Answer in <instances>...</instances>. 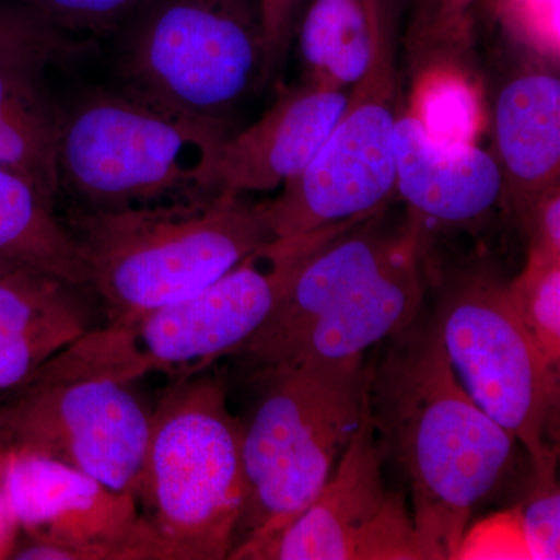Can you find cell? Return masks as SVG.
Here are the masks:
<instances>
[{
  "instance_id": "1",
  "label": "cell",
  "mask_w": 560,
  "mask_h": 560,
  "mask_svg": "<svg viewBox=\"0 0 560 560\" xmlns=\"http://www.w3.org/2000/svg\"><path fill=\"white\" fill-rule=\"evenodd\" d=\"M370 415L383 459L410 490L422 560L456 559L475 512L510 485L522 445L460 385L433 315L420 313L371 363Z\"/></svg>"
},
{
  "instance_id": "2",
  "label": "cell",
  "mask_w": 560,
  "mask_h": 560,
  "mask_svg": "<svg viewBox=\"0 0 560 560\" xmlns=\"http://www.w3.org/2000/svg\"><path fill=\"white\" fill-rule=\"evenodd\" d=\"M360 221L276 248L290 254L271 315L234 357L257 370L308 359H348L385 342L422 313L423 231Z\"/></svg>"
},
{
  "instance_id": "3",
  "label": "cell",
  "mask_w": 560,
  "mask_h": 560,
  "mask_svg": "<svg viewBox=\"0 0 560 560\" xmlns=\"http://www.w3.org/2000/svg\"><path fill=\"white\" fill-rule=\"evenodd\" d=\"M366 355L308 359L256 371L242 422L246 499L230 559L249 560L311 506L370 407Z\"/></svg>"
},
{
  "instance_id": "4",
  "label": "cell",
  "mask_w": 560,
  "mask_h": 560,
  "mask_svg": "<svg viewBox=\"0 0 560 560\" xmlns=\"http://www.w3.org/2000/svg\"><path fill=\"white\" fill-rule=\"evenodd\" d=\"M110 326L205 289L275 241L264 206L234 195L117 210L81 209L69 220Z\"/></svg>"
},
{
  "instance_id": "5",
  "label": "cell",
  "mask_w": 560,
  "mask_h": 560,
  "mask_svg": "<svg viewBox=\"0 0 560 560\" xmlns=\"http://www.w3.org/2000/svg\"><path fill=\"white\" fill-rule=\"evenodd\" d=\"M147 374L131 329H92L11 393L0 431L14 451L60 460L136 497L151 412L132 383Z\"/></svg>"
},
{
  "instance_id": "6",
  "label": "cell",
  "mask_w": 560,
  "mask_h": 560,
  "mask_svg": "<svg viewBox=\"0 0 560 560\" xmlns=\"http://www.w3.org/2000/svg\"><path fill=\"white\" fill-rule=\"evenodd\" d=\"M242 420L215 375L171 381L151 412L136 501L165 560H223L245 508Z\"/></svg>"
},
{
  "instance_id": "7",
  "label": "cell",
  "mask_w": 560,
  "mask_h": 560,
  "mask_svg": "<svg viewBox=\"0 0 560 560\" xmlns=\"http://www.w3.org/2000/svg\"><path fill=\"white\" fill-rule=\"evenodd\" d=\"M230 128L180 116L132 92L95 91L60 110L58 180L86 210L209 198Z\"/></svg>"
},
{
  "instance_id": "8",
  "label": "cell",
  "mask_w": 560,
  "mask_h": 560,
  "mask_svg": "<svg viewBox=\"0 0 560 560\" xmlns=\"http://www.w3.org/2000/svg\"><path fill=\"white\" fill-rule=\"evenodd\" d=\"M125 90L180 116L230 128L267 83L256 0H150L125 22Z\"/></svg>"
},
{
  "instance_id": "9",
  "label": "cell",
  "mask_w": 560,
  "mask_h": 560,
  "mask_svg": "<svg viewBox=\"0 0 560 560\" xmlns=\"http://www.w3.org/2000/svg\"><path fill=\"white\" fill-rule=\"evenodd\" d=\"M401 0H381L375 11L366 73L348 91L311 164L261 202L275 242L298 243L375 215L396 194L394 130Z\"/></svg>"
},
{
  "instance_id": "10",
  "label": "cell",
  "mask_w": 560,
  "mask_h": 560,
  "mask_svg": "<svg viewBox=\"0 0 560 560\" xmlns=\"http://www.w3.org/2000/svg\"><path fill=\"white\" fill-rule=\"evenodd\" d=\"M433 318L456 377L530 464L559 456L560 371L544 359L506 283L470 272L445 287Z\"/></svg>"
},
{
  "instance_id": "11",
  "label": "cell",
  "mask_w": 560,
  "mask_h": 560,
  "mask_svg": "<svg viewBox=\"0 0 560 560\" xmlns=\"http://www.w3.org/2000/svg\"><path fill=\"white\" fill-rule=\"evenodd\" d=\"M0 493L25 540L16 560H165L131 493L60 460L11 448Z\"/></svg>"
},
{
  "instance_id": "12",
  "label": "cell",
  "mask_w": 560,
  "mask_h": 560,
  "mask_svg": "<svg viewBox=\"0 0 560 560\" xmlns=\"http://www.w3.org/2000/svg\"><path fill=\"white\" fill-rule=\"evenodd\" d=\"M249 560H422L405 495L383 478L370 407L311 506Z\"/></svg>"
},
{
  "instance_id": "13",
  "label": "cell",
  "mask_w": 560,
  "mask_h": 560,
  "mask_svg": "<svg viewBox=\"0 0 560 560\" xmlns=\"http://www.w3.org/2000/svg\"><path fill=\"white\" fill-rule=\"evenodd\" d=\"M289 268L290 254L267 245L205 289L143 316L131 330L150 374L183 381L234 355L271 315Z\"/></svg>"
},
{
  "instance_id": "14",
  "label": "cell",
  "mask_w": 560,
  "mask_h": 560,
  "mask_svg": "<svg viewBox=\"0 0 560 560\" xmlns=\"http://www.w3.org/2000/svg\"><path fill=\"white\" fill-rule=\"evenodd\" d=\"M394 156L396 191L422 231L467 230L504 200L503 176L493 154L474 142L434 139L415 110L397 116Z\"/></svg>"
},
{
  "instance_id": "15",
  "label": "cell",
  "mask_w": 560,
  "mask_h": 560,
  "mask_svg": "<svg viewBox=\"0 0 560 560\" xmlns=\"http://www.w3.org/2000/svg\"><path fill=\"white\" fill-rule=\"evenodd\" d=\"M346 98L348 91L304 80L280 92L259 120L220 140L210 171V195L242 197L278 189L296 178L323 145Z\"/></svg>"
},
{
  "instance_id": "16",
  "label": "cell",
  "mask_w": 560,
  "mask_h": 560,
  "mask_svg": "<svg viewBox=\"0 0 560 560\" xmlns=\"http://www.w3.org/2000/svg\"><path fill=\"white\" fill-rule=\"evenodd\" d=\"M490 130L492 154L503 176V202L521 221L541 195L559 184L558 60L529 50L495 92Z\"/></svg>"
},
{
  "instance_id": "17",
  "label": "cell",
  "mask_w": 560,
  "mask_h": 560,
  "mask_svg": "<svg viewBox=\"0 0 560 560\" xmlns=\"http://www.w3.org/2000/svg\"><path fill=\"white\" fill-rule=\"evenodd\" d=\"M79 290L31 268L0 276V394L21 388L47 361L94 329Z\"/></svg>"
},
{
  "instance_id": "18",
  "label": "cell",
  "mask_w": 560,
  "mask_h": 560,
  "mask_svg": "<svg viewBox=\"0 0 560 560\" xmlns=\"http://www.w3.org/2000/svg\"><path fill=\"white\" fill-rule=\"evenodd\" d=\"M54 205L31 180L0 165V260L83 289L88 275L79 243Z\"/></svg>"
},
{
  "instance_id": "19",
  "label": "cell",
  "mask_w": 560,
  "mask_h": 560,
  "mask_svg": "<svg viewBox=\"0 0 560 560\" xmlns=\"http://www.w3.org/2000/svg\"><path fill=\"white\" fill-rule=\"evenodd\" d=\"M35 66L0 65V165L20 173L55 202L60 191L57 139L60 109Z\"/></svg>"
},
{
  "instance_id": "20",
  "label": "cell",
  "mask_w": 560,
  "mask_h": 560,
  "mask_svg": "<svg viewBox=\"0 0 560 560\" xmlns=\"http://www.w3.org/2000/svg\"><path fill=\"white\" fill-rule=\"evenodd\" d=\"M381 0H308L298 21L304 81L346 91L366 73Z\"/></svg>"
},
{
  "instance_id": "21",
  "label": "cell",
  "mask_w": 560,
  "mask_h": 560,
  "mask_svg": "<svg viewBox=\"0 0 560 560\" xmlns=\"http://www.w3.org/2000/svg\"><path fill=\"white\" fill-rule=\"evenodd\" d=\"M497 0H416L408 44L425 72H455Z\"/></svg>"
},
{
  "instance_id": "22",
  "label": "cell",
  "mask_w": 560,
  "mask_h": 560,
  "mask_svg": "<svg viewBox=\"0 0 560 560\" xmlns=\"http://www.w3.org/2000/svg\"><path fill=\"white\" fill-rule=\"evenodd\" d=\"M506 290L541 355L560 371V259L528 253L525 268Z\"/></svg>"
},
{
  "instance_id": "23",
  "label": "cell",
  "mask_w": 560,
  "mask_h": 560,
  "mask_svg": "<svg viewBox=\"0 0 560 560\" xmlns=\"http://www.w3.org/2000/svg\"><path fill=\"white\" fill-rule=\"evenodd\" d=\"M559 456L530 464V482L521 511L523 536L529 559L560 558V490L556 470Z\"/></svg>"
},
{
  "instance_id": "24",
  "label": "cell",
  "mask_w": 560,
  "mask_h": 560,
  "mask_svg": "<svg viewBox=\"0 0 560 560\" xmlns=\"http://www.w3.org/2000/svg\"><path fill=\"white\" fill-rule=\"evenodd\" d=\"M66 50L60 31L35 10L0 9V65L44 69Z\"/></svg>"
},
{
  "instance_id": "25",
  "label": "cell",
  "mask_w": 560,
  "mask_h": 560,
  "mask_svg": "<svg viewBox=\"0 0 560 560\" xmlns=\"http://www.w3.org/2000/svg\"><path fill=\"white\" fill-rule=\"evenodd\" d=\"M33 10L54 27L106 32L124 25L150 0H31Z\"/></svg>"
},
{
  "instance_id": "26",
  "label": "cell",
  "mask_w": 560,
  "mask_h": 560,
  "mask_svg": "<svg viewBox=\"0 0 560 560\" xmlns=\"http://www.w3.org/2000/svg\"><path fill=\"white\" fill-rule=\"evenodd\" d=\"M495 16L523 46L558 60L559 0H497Z\"/></svg>"
},
{
  "instance_id": "27",
  "label": "cell",
  "mask_w": 560,
  "mask_h": 560,
  "mask_svg": "<svg viewBox=\"0 0 560 560\" xmlns=\"http://www.w3.org/2000/svg\"><path fill=\"white\" fill-rule=\"evenodd\" d=\"M456 559H529L518 506L469 526Z\"/></svg>"
},
{
  "instance_id": "28",
  "label": "cell",
  "mask_w": 560,
  "mask_h": 560,
  "mask_svg": "<svg viewBox=\"0 0 560 560\" xmlns=\"http://www.w3.org/2000/svg\"><path fill=\"white\" fill-rule=\"evenodd\" d=\"M267 46L268 80L282 68L305 0H256Z\"/></svg>"
},
{
  "instance_id": "29",
  "label": "cell",
  "mask_w": 560,
  "mask_h": 560,
  "mask_svg": "<svg viewBox=\"0 0 560 560\" xmlns=\"http://www.w3.org/2000/svg\"><path fill=\"white\" fill-rule=\"evenodd\" d=\"M518 223L528 235V253L560 259V190L552 187Z\"/></svg>"
},
{
  "instance_id": "30",
  "label": "cell",
  "mask_w": 560,
  "mask_h": 560,
  "mask_svg": "<svg viewBox=\"0 0 560 560\" xmlns=\"http://www.w3.org/2000/svg\"><path fill=\"white\" fill-rule=\"evenodd\" d=\"M16 268L20 267H14V265L9 264V261L0 260V276L5 275V272L16 270Z\"/></svg>"
}]
</instances>
